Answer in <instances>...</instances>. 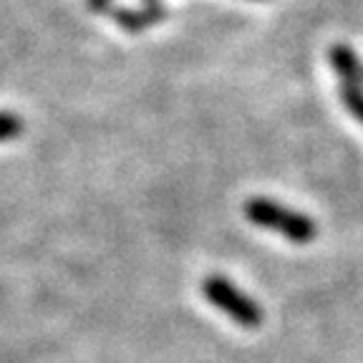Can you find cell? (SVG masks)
Returning <instances> with one entry per match:
<instances>
[{"label":"cell","instance_id":"ba28073f","mask_svg":"<svg viewBox=\"0 0 363 363\" xmlns=\"http://www.w3.org/2000/svg\"><path fill=\"white\" fill-rule=\"evenodd\" d=\"M147 3H157V0H147Z\"/></svg>","mask_w":363,"mask_h":363},{"label":"cell","instance_id":"277c9868","mask_svg":"<svg viewBox=\"0 0 363 363\" xmlns=\"http://www.w3.org/2000/svg\"><path fill=\"white\" fill-rule=\"evenodd\" d=\"M328 61L340 84H363V61L351 45L335 43L328 51Z\"/></svg>","mask_w":363,"mask_h":363},{"label":"cell","instance_id":"3957f363","mask_svg":"<svg viewBox=\"0 0 363 363\" xmlns=\"http://www.w3.org/2000/svg\"><path fill=\"white\" fill-rule=\"evenodd\" d=\"M167 16L169 13H167V8L162 3H144L142 8H121V11H113V21L126 33H142L147 28H154Z\"/></svg>","mask_w":363,"mask_h":363},{"label":"cell","instance_id":"8992f818","mask_svg":"<svg viewBox=\"0 0 363 363\" xmlns=\"http://www.w3.org/2000/svg\"><path fill=\"white\" fill-rule=\"evenodd\" d=\"M18 134H23V119H18L16 113L0 111V142L16 139Z\"/></svg>","mask_w":363,"mask_h":363},{"label":"cell","instance_id":"52a82bcc","mask_svg":"<svg viewBox=\"0 0 363 363\" xmlns=\"http://www.w3.org/2000/svg\"><path fill=\"white\" fill-rule=\"evenodd\" d=\"M86 3H89V8L94 13H104V11H108V8H111L113 0H86Z\"/></svg>","mask_w":363,"mask_h":363},{"label":"cell","instance_id":"6da1fadb","mask_svg":"<svg viewBox=\"0 0 363 363\" xmlns=\"http://www.w3.org/2000/svg\"><path fill=\"white\" fill-rule=\"evenodd\" d=\"M245 217L255 227L283 235L295 245L313 242L318 235V225L313 222V217L303 215L298 210H290V207L270 197H250L245 202Z\"/></svg>","mask_w":363,"mask_h":363},{"label":"cell","instance_id":"7a4b0ae2","mask_svg":"<svg viewBox=\"0 0 363 363\" xmlns=\"http://www.w3.org/2000/svg\"><path fill=\"white\" fill-rule=\"evenodd\" d=\"M202 293L217 311H222L227 318H233L240 328L255 330V328H260L262 320H265V311H262L245 290H240L233 280L225 278V275H210V278H204Z\"/></svg>","mask_w":363,"mask_h":363},{"label":"cell","instance_id":"5b68a950","mask_svg":"<svg viewBox=\"0 0 363 363\" xmlns=\"http://www.w3.org/2000/svg\"><path fill=\"white\" fill-rule=\"evenodd\" d=\"M340 101L363 124V84H340Z\"/></svg>","mask_w":363,"mask_h":363}]
</instances>
